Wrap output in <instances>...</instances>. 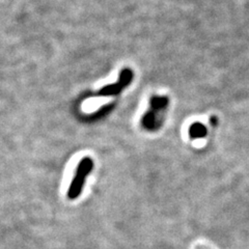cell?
<instances>
[{
	"label": "cell",
	"mask_w": 249,
	"mask_h": 249,
	"mask_svg": "<svg viewBox=\"0 0 249 249\" xmlns=\"http://www.w3.org/2000/svg\"><path fill=\"white\" fill-rule=\"evenodd\" d=\"M169 100L164 96H153L150 100V108L143 115L142 124L150 132L157 131L163 122V114L167 109Z\"/></svg>",
	"instance_id": "6da1fadb"
},
{
	"label": "cell",
	"mask_w": 249,
	"mask_h": 249,
	"mask_svg": "<svg viewBox=\"0 0 249 249\" xmlns=\"http://www.w3.org/2000/svg\"><path fill=\"white\" fill-rule=\"evenodd\" d=\"M92 168H93V161L89 157H85L80 161L79 164H78L72 184L69 188V192H68L69 198L75 199L80 196L84 186V182L87 180V178L92 170Z\"/></svg>",
	"instance_id": "7a4b0ae2"
},
{
	"label": "cell",
	"mask_w": 249,
	"mask_h": 249,
	"mask_svg": "<svg viewBox=\"0 0 249 249\" xmlns=\"http://www.w3.org/2000/svg\"><path fill=\"white\" fill-rule=\"evenodd\" d=\"M210 122H211V124H212V126H216V124H217V123H218V120H217V118H216V116H212V118H211V120H210Z\"/></svg>",
	"instance_id": "5b68a950"
},
{
	"label": "cell",
	"mask_w": 249,
	"mask_h": 249,
	"mask_svg": "<svg viewBox=\"0 0 249 249\" xmlns=\"http://www.w3.org/2000/svg\"><path fill=\"white\" fill-rule=\"evenodd\" d=\"M133 79V72L130 69H124L121 72L119 81L115 82L114 84L107 85V87L103 88L100 90V96H113L118 95L121 92L122 89H124L130 84V82Z\"/></svg>",
	"instance_id": "3957f363"
},
{
	"label": "cell",
	"mask_w": 249,
	"mask_h": 249,
	"mask_svg": "<svg viewBox=\"0 0 249 249\" xmlns=\"http://www.w3.org/2000/svg\"><path fill=\"white\" fill-rule=\"evenodd\" d=\"M207 133L208 130L205 124H202L201 123H194L189 128V136L192 139L204 138L207 136Z\"/></svg>",
	"instance_id": "277c9868"
}]
</instances>
